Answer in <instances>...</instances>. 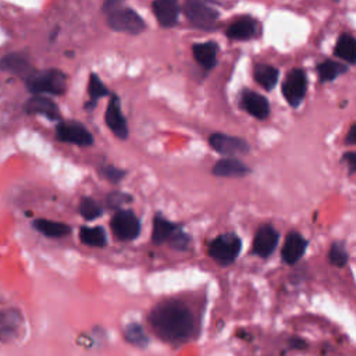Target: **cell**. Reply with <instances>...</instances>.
I'll list each match as a JSON object with an SVG mask.
<instances>
[{
    "mask_svg": "<svg viewBox=\"0 0 356 356\" xmlns=\"http://www.w3.org/2000/svg\"><path fill=\"white\" fill-rule=\"evenodd\" d=\"M148 320L156 335L171 345L187 342L195 330V319L191 309L177 300L157 304L149 313Z\"/></svg>",
    "mask_w": 356,
    "mask_h": 356,
    "instance_id": "cell-1",
    "label": "cell"
},
{
    "mask_svg": "<svg viewBox=\"0 0 356 356\" xmlns=\"http://www.w3.org/2000/svg\"><path fill=\"white\" fill-rule=\"evenodd\" d=\"M25 84L28 91L36 96L42 93L63 95L67 89V77L60 70L49 69L43 71H34L25 80Z\"/></svg>",
    "mask_w": 356,
    "mask_h": 356,
    "instance_id": "cell-2",
    "label": "cell"
},
{
    "mask_svg": "<svg viewBox=\"0 0 356 356\" xmlns=\"http://www.w3.org/2000/svg\"><path fill=\"white\" fill-rule=\"evenodd\" d=\"M243 243L240 236L228 232L214 238L209 245V256L220 266H228L235 262L236 256L241 252Z\"/></svg>",
    "mask_w": 356,
    "mask_h": 356,
    "instance_id": "cell-3",
    "label": "cell"
},
{
    "mask_svg": "<svg viewBox=\"0 0 356 356\" xmlns=\"http://www.w3.org/2000/svg\"><path fill=\"white\" fill-rule=\"evenodd\" d=\"M107 24L113 31L131 35H138L146 28L141 16L130 8H124L123 3L107 13Z\"/></svg>",
    "mask_w": 356,
    "mask_h": 356,
    "instance_id": "cell-4",
    "label": "cell"
},
{
    "mask_svg": "<svg viewBox=\"0 0 356 356\" xmlns=\"http://www.w3.org/2000/svg\"><path fill=\"white\" fill-rule=\"evenodd\" d=\"M110 227L117 238L133 241L141 232V223L133 210H117L110 221Z\"/></svg>",
    "mask_w": 356,
    "mask_h": 356,
    "instance_id": "cell-5",
    "label": "cell"
},
{
    "mask_svg": "<svg viewBox=\"0 0 356 356\" xmlns=\"http://www.w3.org/2000/svg\"><path fill=\"white\" fill-rule=\"evenodd\" d=\"M307 89L308 80L302 69H293L287 74L282 84V95L289 106L298 107L307 95Z\"/></svg>",
    "mask_w": 356,
    "mask_h": 356,
    "instance_id": "cell-6",
    "label": "cell"
},
{
    "mask_svg": "<svg viewBox=\"0 0 356 356\" xmlns=\"http://www.w3.org/2000/svg\"><path fill=\"white\" fill-rule=\"evenodd\" d=\"M184 13L191 24L201 30H212L216 25L219 13L205 2L188 0L184 5Z\"/></svg>",
    "mask_w": 356,
    "mask_h": 356,
    "instance_id": "cell-7",
    "label": "cell"
},
{
    "mask_svg": "<svg viewBox=\"0 0 356 356\" xmlns=\"http://www.w3.org/2000/svg\"><path fill=\"white\" fill-rule=\"evenodd\" d=\"M56 137L58 141L76 144L78 146H91L93 144L92 134L77 122L58 123L56 127Z\"/></svg>",
    "mask_w": 356,
    "mask_h": 356,
    "instance_id": "cell-8",
    "label": "cell"
},
{
    "mask_svg": "<svg viewBox=\"0 0 356 356\" xmlns=\"http://www.w3.org/2000/svg\"><path fill=\"white\" fill-rule=\"evenodd\" d=\"M209 144L212 149H214L217 153L223 156H236V155H245L249 152V145L245 140L236 138L225 134H213L209 138Z\"/></svg>",
    "mask_w": 356,
    "mask_h": 356,
    "instance_id": "cell-9",
    "label": "cell"
},
{
    "mask_svg": "<svg viewBox=\"0 0 356 356\" xmlns=\"http://www.w3.org/2000/svg\"><path fill=\"white\" fill-rule=\"evenodd\" d=\"M104 118H106L107 127L113 131V134L117 138L126 140L129 137V126L122 113L120 99H118V96L115 93H111V96H110Z\"/></svg>",
    "mask_w": 356,
    "mask_h": 356,
    "instance_id": "cell-10",
    "label": "cell"
},
{
    "mask_svg": "<svg viewBox=\"0 0 356 356\" xmlns=\"http://www.w3.org/2000/svg\"><path fill=\"white\" fill-rule=\"evenodd\" d=\"M280 232L270 224L262 225L255 234L254 252L260 258H269L277 248Z\"/></svg>",
    "mask_w": 356,
    "mask_h": 356,
    "instance_id": "cell-11",
    "label": "cell"
},
{
    "mask_svg": "<svg viewBox=\"0 0 356 356\" xmlns=\"http://www.w3.org/2000/svg\"><path fill=\"white\" fill-rule=\"evenodd\" d=\"M0 70L17 76L23 80H27L32 73V67L28 62V58L23 53H9L2 57L0 60Z\"/></svg>",
    "mask_w": 356,
    "mask_h": 356,
    "instance_id": "cell-12",
    "label": "cell"
},
{
    "mask_svg": "<svg viewBox=\"0 0 356 356\" xmlns=\"http://www.w3.org/2000/svg\"><path fill=\"white\" fill-rule=\"evenodd\" d=\"M307 248H308V241L304 238V236L300 232H295V231L289 232L287 235L285 244H284L282 251H281L282 260L287 265H295L304 256Z\"/></svg>",
    "mask_w": 356,
    "mask_h": 356,
    "instance_id": "cell-13",
    "label": "cell"
},
{
    "mask_svg": "<svg viewBox=\"0 0 356 356\" xmlns=\"http://www.w3.org/2000/svg\"><path fill=\"white\" fill-rule=\"evenodd\" d=\"M152 8L162 27L171 28L177 24L178 16H180V6L174 0H156Z\"/></svg>",
    "mask_w": 356,
    "mask_h": 356,
    "instance_id": "cell-14",
    "label": "cell"
},
{
    "mask_svg": "<svg viewBox=\"0 0 356 356\" xmlns=\"http://www.w3.org/2000/svg\"><path fill=\"white\" fill-rule=\"evenodd\" d=\"M259 34V23L251 17H243L227 28V36L234 41H248Z\"/></svg>",
    "mask_w": 356,
    "mask_h": 356,
    "instance_id": "cell-15",
    "label": "cell"
},
{
    "mask_svg": "<svg viewBox=\"0 0 356 356\" xmlns=\"http://www.w3.org/2000/svg\"><path fill=\"white\" fill-rule=\"evenodd\" d=\"M241 104L251 115L256 117L258 120H265L270 114V104L267 99L256 92L245 91L241 98Z\"/></svg>",
    "mask_w": 356,
    "mask_h": 356,
    "instance_id": "cell-16",
    "label": "cell"
},
{
    "mask_svg": "<svg viewBox=\"0 0 356 356\" xmlns=\"http://www.w3.org/2000/svg\"><path fill=\"white\" fill-rule=\"evenodd\" d=\"M25 111L30 114H41L52 122L60 120V111L57 104L45 96H34L25 103Z\"/></svg>",
    "mask_w": 356,
    "mask_h": 356,
    "instance_id": "cell-17",
    "label": "cell"
},
{
    "mask_svg": "<svg viewBox=\"0 0 356 356\" xmlns=\"http://www.w3.org/2000/svg\"><path fill=\"white\" fill-rule=\"evenodd\" d=\"M251 173V168L240 159L227 157L219 160L213 167L216 177H244Z\"/></svg>",
    "mask_w": 356,
    "mask_h": 356,
    "instance_id": "cell-18",
    "label": "cell"
},
{
    "mask_svg": "<svg viewBox=\"0 0 356 356\" xmlns=\"http://www.w3.org/2000/svg\"><path fill=\"white\" fill-rule=\"evenodd\" d=\"M23 323L21 313L16 309L0 311V340L13 338Z\"/></svg>",
    "mask_w": 356,
    "mask_h": 356,
    "instance_id": "cell-19",
    "label": "cell"
},
{
    "mask_svg": "<svg viewBox=\"0 0 356 356\" xmlns=\"http://www.w3.org/2000/svg\"><path fill=\"white\" fill-rule=\"evenodd\" d=\"M195 60L206 70H212L217 62V43L216 42H203L195 43L192 47Z\"/></svg>",
    "mask_w": 356,
    "mask_h": 356,
    "instance_id": "cell-20",
    "label": "cell"
},
{
    "mask_svg": "<svg viewBox=\"0 0 356 356\" xmlns=\"http://www.w3.org/2000/svg\"><path fill=\"white\" fill-rule=\"evenodd\" d=\"M180 228V225H177L174 223H171L170 220H167L166 217H163L160 213L155 216L153 219V231H152V241L155 245H162L164 243H167L171 235Z\"/></svg>",
    "mask_w": 356,
    "mask_h": 356,
    "instance_id": "cell-21",
    "label": "cell"
},
{
    "mask_svg": "<svg viewBox=\"0 0 356 356\" xmlns=\"http://www.w3.org/2000/svg\"><path fill=\"white\" fill-rule=\"evenodd\" d=\"M32 225L35 230H38L43 235L49 236V238H62V236H66L71 232V228L67 224L52 221V220H45V219L35 220L32 223Z\"/></svg>",
    "mask_w": 356,
    "mask_h": 356,
    "instance_id": "cell-22",
    "label": "cell"
},
{
    "mask_svg": "<svg viewBox=\"0 0 356 356\" xmlns=\"http://www.w3.org/2000/svg\"><path fill=\"white\" fill-rule=\"evenodd\" d=\"M334 56H337L338 58H342V60H345L349 65H355V62H356V41L351 34L345 32L338 38L335 49H334Z\"/></svg>",
    "mask_w": 356,
    "mask_h": 356,
    "instance_id": "cell-23",
    "label": "cell"
},
{
    "mask_svg": "<svg viewBox=\"0 0 356 356\" xmlns=\"http://www.w3.org/2000/svg\"><path fill=\"white\" fill-rule=\"evenodd\" d=\"M280 77V71L269 65H256L254 70V78L255 81L265 88L266 91H271Z\"/></svg>",
    "mask_w": 356,
    "mask_h": 356,
    "instance_id": "cell-24",
    "label": "cell"
},
{
    "mask_svg": "<svg viewBox=\"0 0 356 356\" xmlns=\"http://www.w3.org/2000/svg\"><path fill=\"white\" fill-rule=\"evenodd\" d=\"M81 243L88 247L102 248L106 245L107 236L102 227H82L80 231Z\"/></svg>",
    "mask_w": 356,
    "mask_h": 356,
    "instance_id": "cell-25",
    "label": "cell"
},
{
    "mask_svg": "<svg viewBox=\"0 0 356 356\" xmlns=\"http://www.w3.org/2000/svg\"><path fill=\"white\" fill-rule=\"evenodd\" d=\"M126 341L137 348H146L149 345V337L140 323H130L123 330Z\"/></svg>",
    "mask_w": 356,
    "mask_h": 356,
    "instance_id": "cell-26",
    "label": "cell"
},
{
    "mask_svg": "<svg viewBox=\"0 0 356 356\" xmlns=\"http://www.w3.org/2000/svg\"><path fill=\"white\" fill-rule=\"evenodd\" d=\"M346 71H348V67L345 65L334 60H326L320 63L318 67V74L322 82H331Z\"/></svg>",
    "mask_w": 356,
    "mask_h": 356,
    "instance_id": "cell-27",
    "label": "cell"
},
{
    "mask_svg": "<svg viewBox=\"0 0 356 356\" xmlns=\"http://www.w3.org/2000/svg\"><path fill=\"white\" fill-rule=\"evenodd\" d=\"M88 93L91 96V104H88L87 107H89V109H92L96 104L99 98L110 95L109 89L106 88V85L102 82V80L96 74H91L89 84H88Z\"/></svg>",
    "mask_w": 356,
    "mask_h": 356,
    "instance_id": "cell-28",
    "label": "cell"
},
{
    "mask_svg": "<svg viewBox=\"0 0 356 356\" xmlns=\"http://www.w3.org/2000/svg\"><path fill=\"white\" fill-rule=\"evenodd\" d=\"M80 213L85 220H95L102 216V208L92 198H84L80 203Z\"/></svg>",
    "mask_w": 356,
    "mask_h": 356,
    "instance_id": "cell-29",
    "label": "cell"
},
{
    "mask_svg": "<svg viewBox=\"0 0 356 356\" xmlns=\"http://www.w3.org/2000/svg\"><path fill=\"white\" fill-rule=\"evenodd\" d=\"M329 259H330L331 265H334L337 267H345L348 263V252H346L344 244L334 243L330 248Z\"/></svg>",
    "mask_w": 356,
    "mask_h": 356,
    "instance_id": "cell-30",
    "label": "cell"
},
{
    "mask_svg": "<svg viewBox=\"0 0 356 356\" xmlns=\"http://www.w3.org/2000/svg\"><path fill=\"white\" fill-rule=\"evenodd\" d=\"M190 241H191L190 235L186 234L180 227L171 235V238L168 240V244H170L171 248H174L177 251H187L188 245H190Z\"/></svg>",
    "mask_w": 356,
    "mask_h": 356,
    "instance_id": "cell-31",
    "label": "cell"
},
{
    "mask_svg": "<svg viewBox=\"0 0 356 356\" xmlns=\"http://www.w3.org/2000/svg\"><path fill=\"white\" fill-rule=\"evenodd\" d=\"M131 201H133V198L123 192H111L107 195V206L113 208V209H118V210H120L122 205L130 203Z\"/></svg>",
    "mask_w": 356,
    "mask_h": 356,
    "instance_id": "cell-32",
    "label": "cell"
},
{
    "mask_svg": "<svg viewBox=\"0 0 356 356\" xmlns=\"http://www.w3.org/2000/svg\"><path fill=\"white\" fill-rule=\"evenodd\" d=\"M102 173L107 178V180L111 181L113 184L120 183L123 178L126 177V171L117 168L114 166H104V167H102Z\"/></svg>",
    "mask_w": 356,
    "mask_h": 356,
    "instance_id": "cell-33",
    "label": "cell"
},
{
    "mask_svg": "<svg viewBox=\"0 0 356 356\" xmlns=\"http://www.w3.org/2000/svg\"><path fill=\"white\" fill-rule=\"evenodd\" d=\"M289 346L293 349H305V348H308V342L304 338L292 337V338H289Z\"/></svg>",
    "mask_w": 356,
    "mask_h": 356,
    "instance_id": "cell-34",
    "label": "cell"
},
{
    "mask_svg": "<svg viewBox=\"0 0 356 356\" xmlns=\"http://www.w3.org/2000/svg\"><path fill=\"white\" fill-rule=\"evenodd\" d=\"M344 160L348 162V167H349V173L353 174L356 170V155L355 152H348L344 155Z\"/></svg>",
    "mask_w": 356,
    "mask_h": 356,
    "instance_id": "cell-35",
    "label": "cell"
},
{
    "mask_svg": "<svg viewBox=\"0 0 356 356\" xmlns=\"http://www.w3.org/2000/svg\"><path fill=\"white\" fill-rule=\"evenodd\" d=\"M355 133H356V124H352V127H351V130L348 133V137L345 140V142L348 145H355L356 144V134Z\"/></svg>",
    "mask_w": 356,
    "mask_h": 356,
    "instance_id": "cell-36",
    "label": "cell"
}]
</instances>
